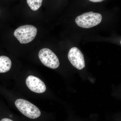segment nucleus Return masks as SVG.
I'll list each match as a JSON object with an SVG mask.
<instances>
[{
	"label": "nucleus",
	"mask_w": 121,
	"mask_h": 121,
	"mask_svg": "<svg viewBox=\"0 0 121 121\" xmlns=\"http://www.w3.org/2000/svg\"><path fill=\"white\" fill-rule=\"evenodd\" d=\"M43 0H27L28 4L30 9L33 11L39 9L42 5Z\"/></svg>",
	"instance_id": "nucleus-8"
},
{
	"label": "nucleus",
	"mask_w": 121,
	"mask_h": 121,
	"mask_svg": "<svg viewBox=\"0 0 121 121\" xmlns=\"http://www.w3.org/2000/svg\"><path fill=\"white\" fill-rule=\"evenodd\" d=\"M0 121H13L12 119L8 118H4L0 120Z\"/></svg>",
	"instance_id": "nucleus-9"
},
{
	"label": "nucleus",
	"mask_w": 121,
	"mask_h": 121,
	"mask_svg": "<svg viewBox=\"0 0 121 121\" xmlns=\"http://www.w3.org/2000/svg\"><path fill=\"white\" fill-rule=\"evenodd\" d=\"M15 105L21 112L30 119H36L41 115V112L39 108L25 99H17Z\"/></svg>",
	"instance_id": "nucleus-3"
},
{
	"label": "nucleus",
	"mask_w": 121,
	"mask_h": 121,
	"mask_svg": "<svg viewBox=\"0 0 121 121\" xmlns=\"http://www.w3.org/2000/svg\"><path fill=\"white\" fill-rule=\"evenodd\" d=\"M26 83L30 90L37 93H43L46 90L44 83L39 78L34 76L30 75L26 78Z\"/></svg>",
	"instance_id": "nucleus-6"
},
{
	"label": "nucleus",
	"mask_w": 121,
	"mask_h": 121,
	"mask_svg": "<svg viewBox=\"0 0 121 121\" xmlns=\"http://www.w3.org/2000/svg\"></svg>",
	"instance_id": "nucleus-11"
},
{
	"label": "nucleus",
	"mask_w": 121,
	"mask_h": 121,
	"mask_svg": "<svg viewBox=\"0 0 121 121\" xmlns=\"http://www.w3.org/2000/svg\"><path fill=\"white\" fill-rule=\"evenodd\" d=\"M68 59L72 65L78 70H82L85 67V60L82 53L76 47L72 48L68 52Z\"/></svg>",
	"instance_id": "nucleus-5"
},
{
	"label": "nucleus",
	"mask_w": 121,
	"mask_h": 121,
	"mask_svg": "<svg viewBox=\"0 0 121 121\" xmlns=\"http://www.w3.org/2000/svg\"><path fill=\"white\" fill-rule=\"evenodd\" d=\"M102 19V15L100 13L91 12L78 16L76 18L75 22L79 27L90 28L100 23Z\"/></svg>",
	"instance_id": "nucleus-1"
},
{
	"label": "nucleus",
	"mask_w": 121,
	"mask_h": 121,
	"mask_svg": "<svg viewBox=\"0 0 121 121\" xmlns=\"http://www.w3.org/2000/svg\"><path fill=\"white\" fill-rule=\"evenodd\" d=\"M89 0L92 2H102L103 1H104V0Z\"/></svg>",
	"instance_id": "nucleus-10"
},
{
	"label": "nucleus",
	"mask_w": 121,
	"mask_h": 121,
	"mask_svg": "<svg viewBox=\"0 0 121 121\" xmlns=\"http://www.w3.org/2000/svg\"><path fill=\"white\" fill-rule=\"evenodd\" d=\"M40 60L44 65L52 69L58 68L60 65L58 58L51 50L48 48H43L39 52Z\"/></svg>",
	"instance_id": "nucleus-4"
},
{
	"label": "nucleus",
	"mask_w": 121,
	"mask_h": 121,
	"mask_svg": "<svg viewBox=\"0 0 121 121\" xmlns=\"http://www.w3.org/2000/svg\"><path fill=\"white\" fill-rule=\"evenodd\" d=\"M37 33V29L35 26L27 25L20 26L14 31V36L21 44H27L35 39Z\"/></svg>",
	"instance_id": "nucleus-2"
},
{
	"label": "nucleus",
	"mask_w": 121,
	"mask_h": 121,
	"mask_svg": "<svg viewBox=\"0 0 121 121\" xmlns=\"http://www.w3.org/2000/svg\"><path fill=\"white\" fill-rule=\"evenodd\" d=\"M11 59L8 56H0V73H4L9 71L12 66Z\"/></svg>",
	"instance_id": "nucleus-7"
}]
</instances>
